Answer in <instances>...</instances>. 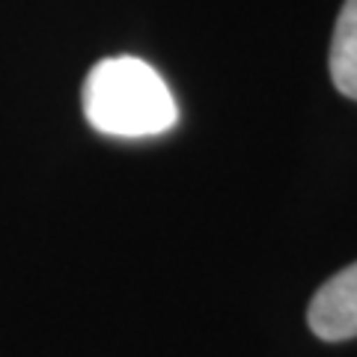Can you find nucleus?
Returning a JSON list of instances; mask_svg holds the SVG:
<instances>
[{
  "mask_svg": "<svg viewBox=\"0 0 357 357\" xmlns=\"http://www.w3.org/2000/svg\"><path fill=\"white\" fill-rule=\"evenodd\" d=\"M331 77L342 96L357 102V0H345L331 39Z\"/></svg>",
  "mask_w": 357,
  "mask_h": 357,
  "instance_id": "7ed1b4c3",
  "label": "nucleus"
},
{
  "mask_svg": "<svg viewBox=\"0 0 357 357\" xmlns=\"http://www.w3.org/2000/svg\"><path fill=\"white\" fill-rule=\"evenodd\" d=\"M84 114L110 137H155L176 126L178 107L167 81L137 57H107L84 84Z\"/></svg>",
  "mask_w": 357,
  "mask_h": 357,
  "instance_id": "f257e3e1",
  "label": "nucleus"
},
{
  "mask_svg": "<svg viewBox=\"0 0 357 357\" xmlns=\"http://www.w3.org/2000/svg\"><path fill=\"white\" fill-rule=\"evenodd\" d=\"M307 321L316 337L342 342L357 337V262L333 274L310 301Z\"/></svg>",
  "mask_w": 357,
  "mask_h": 357,
  "instance_id": "f03ea898",
  "label": "nucleus"
}]
</instances>
